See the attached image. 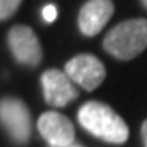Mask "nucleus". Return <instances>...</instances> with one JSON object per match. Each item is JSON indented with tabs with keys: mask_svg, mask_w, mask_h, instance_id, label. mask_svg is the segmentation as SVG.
I'll use <instances>...</instances> for the list:
<instances>
[{
	"mask_svg": "<svg viewBox=\"0 0 147 147\" xmlns=\"http://www.w3.org/2000/svg\"><path fill=\"white\" fill-rule=\"evenodd\" d=\"M115 13V3L111 0H88L80 8L79 28L85 36H95L105 28Z\"/></svg>",
	"mask_w": 147,
	"mask_h": 147,
	"instance_id": "nucleus-8",
	"label": "nucleus"
},
{
	"mask_svg": "<svg viewBox=\"0 0 147 147\" xmlns=\"http://www.w3.org/2000/svg\"><path fill=\"white\" fill-rule=\"evenodd\" d=\"M8 46L16 62L36 67L42 61V47L36 33L30 26L15 25L8 31Z\"/></svg>",
	"mask_w": 147,
	"mask_h": 147,
	"instance_id": "nucleus-4",
	"label": "nucleus"
},
{
	"mask_svg": "<svg viewBox=\"0 0 147 147\" xmlns=\"http://www.w3.org/2000/svg\"><path fill=\"white\" fill-rule=\"evenodd\" d=\"M65 147H80V146H77V144H70V146H65Z\"/></svg>",
	"mask_w": 147,
	"mask_h": 147,
	"instance_id": "nucleus-13",
	"label": "nucleus"
},
{
	"mask_svg": "<svg viewBox=\"0 0 147 147\" xmlns=\"http://www.w3.org/2000/svg\"><path fill=\"white\" fill-rule=\"evenodd\" d=\"M23 0H0V18L5 21L13 16Z\"/></svg>",
	"mask_w": 147,
	"mask_h": 147,
	"instance_id": "nucleus-9",
	"label": "nucleus"
},
{
	"mask_svg": "<svg viewBox=\"0 0 147 147\" xmlns=\"http://www.w3.org/2000/svg\"><path fill=\"white\" fill-rule=\"evenodd\" d=\"M41 84L46 103L56 108H62L79 96V90L75 87L77 84L69 77L65 70L62 72L59 69H49L42 74Z\"/></svg>",
	"mask_w": 147,
	"mask_h": 147,
	"instance_id": "nucleus-6",
	"label": "nucleus"
},
{
	"mask_svg": "<svg viewBox=\"0 0 147 147\" xmlns=\"http://www.w3.org/2000/svg\"><path fill=\"white\" fill-rule=\"evenodd\" d=\"M42 18L47 21V23H53L56 18H57V8L54 5H47L42 8Z\"/></svg>",
	"mask_w": 147,
	"mask_h": 147,
	"instance_id": "nucleus-10",
	"label": "nucleus"
},
{
	"mask_svg": "<svg viewBox=\"0 0 147 147\" xmlns=\"http://www.w3.org/2000/svg\"><path fill=\"white\" fill-rule=\"evenodd\" d=\"M65 72L75 84L87 92H92L103 84L106 69L98 57L92 54H79L65 64Z\"/></svg>",
	"mask_w": 147,
	"mask_h": 147,
	"instance_id": "nucleus-5",
	"label": "nucleus"
},
{
	"mask_svg": "<svg viewBox=\"0 0 147 147\" xmlns=\"http://www.w3.org/2000/svg\"><path fill=\"white\" fill-rule=\"evenodd\" d=\"M141 3H142V5H144V8H146V10H147V0H141Z\"/></svg>",
	"mask_w": 147,
	"mask_h": 147,
	"instance_id": "nucleus-12",
	"label": "nucleus"
},
{
	"mask_svg": "<svg viewBox=\"0 0 147 147\" xmlns=\"http://www.w3.org/2000/svg\"><path fill=\"white\" fill-rule=\"evenodd\" d=\"M2 124L16 144H26L31 136V116L28 106L18 98H3L0 103Z\"/></svg>",
	"mask_w": 147,
	"mask_h": 147,
	"instance_id": "nucleus-3",
	"label": "nucleus"
},
{
	"mask_svg": "<svg viewBox=\"0 0 147 147\" xmlns=\"http://www.w3.org/2000/svg\"><path fill=\"white\" fill-rule=\"evenodd\" d=\"M141 134H142V141H144V146L147 147V119L144 121V124L141 127Z\"/></svg>",
	"mask_w": 147,
	"mask_h": 147,
	"instance_id": "nucleus-11",
	"label": "nucleus"
},
{
	"mask_svg": "<svg viewBox=\"0 0 147 147\" xmlns=\"http://www.w3.org/2000/svg\"><path fill=\"white\" fill-rule=\"evenodd\" d=\"M79 123L84 129L111 144H123L129 137V127L111 106L101 101H88L79 110Z\"/></svg>",
	"mask_w": 147,
	"mask_h": 147,
	"instance_id": "nucleus-1",
	"label": "nucleus"
},
{
	"mask_svg": "<svg viewBox=\"0 0 147 147\" xmlns=\"http://www.w3.org/2000/svg\"><path fill=\"white\" fill-rule=\"evenodd\" d=\"M38 131L51 147H65L74 144L75 131L70 119L57 111H46L38 119Z\"/></svg>",
	"mask_w": 147,
	"mask_h": 147,
	"instance_id": "nucleus-7",
	"label": "nucleus"
},
{
	"mask_svg": "<svg viewBox=\"0 0 147 147\" xmlns=\"http://www.w3.org/2000/svg\"><path fill=\"white\" fill-rule=\"evenodd\" d=\"M108 54L119 61H131L147 47V18H132L118 23L103 39Z\"/></svg>",
	"mask_w": 147,
	"mask_h": 147,
	"instance_id": "nucleus-2",
	"label": "nucleus"
}]
</instances>
